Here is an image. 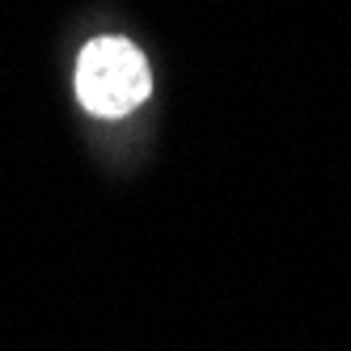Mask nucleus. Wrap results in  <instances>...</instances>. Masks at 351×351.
<instances>
[{
    "label": "nucleus",
    "mask_w": 351,
    "mask_h": 351,
    "mask_svg": "<svg viewBox=\"0 0 351 351\" xmlns=\"http://www.w3.org/2000/svg\"><path fill=\"white\" fill-rule=\"evenodd\" d=\"M72 93L89 119H128L153 93V68L144 51L123 34H97L77 51L72 68Z\"/></svg>",
    "instance_id": "f257e3e1"
}]
</instances>
